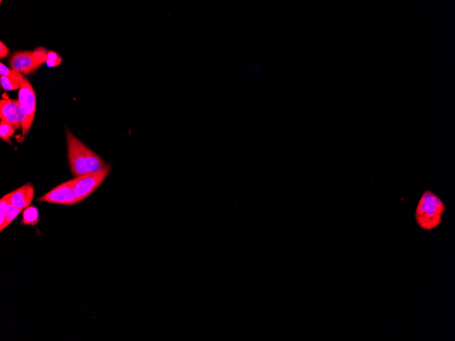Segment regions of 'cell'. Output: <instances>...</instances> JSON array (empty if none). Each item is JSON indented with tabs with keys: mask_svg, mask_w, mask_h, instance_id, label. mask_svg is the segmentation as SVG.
<instances>
[{
	"mask_svg": "<svg viewBox=\"0 0 455 341\" xmlns=\"http://www.w3.org/2000/svg\"><path fill=\"white\" fill-rule=\"evenodd\" d=\"M47 53L48 50L43 47L32 51L17 52L10 60V67L22 74H31L47 62Z\"/></svg>",
	"mask_w": 455,
	"mask_h": 341,
	"instance_id": "6da1fadb",
	"label": "cell"
},
{
	"mask_svg": "<svg viewBox=\"0 0 455 341\" xmlns=\"http://www.w3.org/2000/svg\"><path fill=\"white\" fill-rule=\"evenodd\" d=\"M18 101L24 116L23 136H25L32 126L36 109V93L30 83L25 78L19 89Z\"/></svg>",
	"mask_w": 455,
	"mask_h": 341,
	"instance_id": "7a4b0ae2",
	"label": "cell"
},
{
	"mask_svg": "<svg viewBox=\"0 0 455 341\" xmlns=\"http://www.w3.org/2000/svg\"><path fill=\"white\" fill-rule=\"evenodd\" d=\"M111 170V166H108L102 171L97 173L86 174L76 177L72 179L73 185L77 195L78 201L81 202L93 194L101 184L107 178Z\"/></svg>",
	"mask_w": 455,
	"mask_h": 341,
	"instance_id": "3957f363",
	"label": "cell"
},
{
	"mask_svg": "<svg viewBox=\"0 0 455 341\" xmlns=\"http://www.w3.org/2000/svg\"><path fill=\"white\" fill-rule=\"evenodd\" d=\"M66 138L70 167L73 175L75 177H80L88 174L85 163V144L78 140L68 129L66 130Z\"/></svg>",
	"mask_w": 455,
	"mask_h": 341,
	"instance_id": "277c9868",
	"label": "cell"
},
{
	"mask_svg": "<svg viewBox=\"0 0 455 341\" xmlns=\"http://www.w3.org/2000/svg\"><path fill=\"white\" fill-rule=\"evenodd\" d=\"M444 212L435 205L427 202L419 201L416 207L415 217L416 223L422 229L431 230L440 225Z\"/></svg>",
	"mask_w": 455,
	"mask_h": 341,
	"instance_id": "5b68a950",
	"label": "cell"
},
{
	"mask_svg": "<svg viewBox=\"0 0 455 341\" xmlns=\"http://www.w3.org/2000/svg\"><path fill=\"white\" fill-rule=\"evenodd\" d=\"M38 201L62 205H74L79 203L72 180L63 182L53 188L38 198Z\"/></svg>",
	"mask_w": 455,
	"mask_h": 341,
	"instance_id": "8992f818",
	"label": "cell"
},
{
	"mask_svg": "<svg viewBox=\"0 0 455 341\" xmlns=\"http://www.w3.org/2000/svg\"><path fill=\"white\" fill-rule=\"evenodd\" d=\"M0 119L13 125L15 129L22 128L24 116L18 100L2 99L0 101Z\"/></svg>",
	"mask_w": 455,
	"mask_h": 341,
	"instance_id": "52a82bcc",
	"label": "cell"
},
{
	"mask_svg": "<svg viewBox=\"0 0 455 341\" xmlns=\"http://www.w3.org/2000/svg\"><path fill=\"white\" fill-rule=\"evenodd\" d=\"M35 191L32 184H25L13 191L10 203L17 208L24 210L30 206L34 199Z\"/></svg>",
	"mask_w": 455,
	"mask_h": 341,
	"instance_id": "ba28073f",
	"label": "cell"
},
{
	"mask_svg": "<svg viewBox=\"0 0 455 341\" xmlns=\"http://www.w3.org/2000/svg\"><path fill=\"white\" fill-rule=\"evenodd\" d=\"M85 163L88 173H97L102 171L108 166L104 160L101 159L96 154L91 150L90 148L85 145Z\"/></svg>",
	"mask_w": 455,
	"mask_h": 341,
	"instance_id": "9c48e42d",
	"label": "cell"
},
{
	"mask_svg": "<svg viewBox=\"0 0 455 341\" xmlns=\"http://www.w3.org/2000/svg\"><path fill=\"white\" fill-rule=\"evenodd\" d=\"M40 222L39 211L37 207L29 206L24 210L22 224L24 226H36Z\"/></svg>",
	"mask_w": 455,
	"mask_h": 341,
	"instance_id": "30bf717a",
	"label": "cell"
},
{
	"mask_svg": "<svg viewBox=\"0 0 455 341\" xmlns=\"http://www.w3.org/2000/svg\"><path fill=\"white\" fill-rule=\"evenodd\" d=\"M0 75L6 76V77L10 78V79L13 80V81L18 83L19 85H20L21 86H22L23 83H24V79H25V77L23 76L22 73L12 68H8L5 66L4 64H3L2 63L0 64Z\"/></svg>",
	"mask_w": 455,
	"mask_h": 341,
	"instance_id": "8fae6325",
	"label": "cell"
},
{
	"mask_svg": "<svg viewBox=\"0 0 455 341\" xmlns=\"http://www.w3.org/2000/svg\"><path fill=\"white\" fill-rule=\"evenodd\" d=\"M420 201L427 202L432 205H435L439 209L442 210L443 212L446 211V206L444 203L441 201L440 198L437 197L436 195L433 194L432 191L427 190L422 195Z\"/></svg>",
	"mask_w": 455,
	"mask_h": 341,
	"instance_id": "7c38bea8",
	"label": "cell"
},
{
	"mask_svg": "<svg viewBox=\"0 0 455 341\" xmlns=\"http://www.w3.org/2000/svg\"><path fill=\"white\" fill-rule=\"evenodd\" d=\"M23 210H24L14 206L13 205L10 203L9 206H8V210H7L6 219H5L3 226L0 227V231L2 232L3 229L6 228V227L19 216V214L22 213Z\"/></svg>",
	"mask_w": 455,
	"mask_h": 341,
	"instance_id": "4fadbf2b",
	"label": "cell"
},
{
	"mask_svg": "<svg viewBox=\"0 0 455 341\" xmlns=\"http://www.w3.org/2000/svg\"><path fill=\"white\" fill-rule=\"evenodd\" d=\"M15 127L9 123L4 121L0 122V137L8 143L11 144L10 138L15 133Z\"/></svg>",
	"mask_w": 455,
	"mask_h": 341,
	"instance_id": "5bb4252c",
	"label": "cell"
},
{
	"mask_svg": "<svg viewBox=\"0 0 455 341\" xmlns=\"http://www.w3.org/2000/svg\"><path fill=\"white\" fill-rule=\"evenodd\" d=\"M12 195H13V192L8 193L1 198L0 201V227L3 226L5 219H6L7 210L10 204Z\"/></svg>",
	"mask_w": 455,
	"mask_h": 341,
	"instance_id": "9a60e30c",
	"label": "cell"
},
{
	"mask_svg": "<svg viewBox=\"0 0 455 341\" xmlns=\"http://www.w3.org/2000/svg\"><path fill=\"white\" fill-rule=\"evenodd\" d=\"M0 83H1V88L6 91H14V90H19L22 87L10 78L3 76H0Z\"/></svg>",
	"mask_w": 455,
	"mask_h": 341,
	"instance_id": "2e32d148",
	"label": "cell"
},
{
	"mask_svg": "<svg viewBox=\"0 0 455 341\" xmlns=\"http://www.w3.org/2000/svg\"><path fill=\"white\" fill-rule=\"evenodd\" d=\"M47 57H48V60L54 61V62H62V57L58 55V54L55 53V51L53 50H49L47 53Z\"/></svg>",
	"mask_w": 455,
	"mask_h": 341,
	"instance_id": "e0dca14e",
	"label": "cell"
},
{
	"mask_svg": "<svg viewBox=\"0 0 455 341\" xmlns=\"http://www.w3.org/2000/svg\"><path fill=\"white\" fill-rule=\"evenodd\" d=\"M9 49L2 42H0V58L3 59L8 56Z\"/></svg>",
	"mask_w": 455,
	"mask_h": 341,
	"instance_id": "ac0fdd59",
	"label": "cell"
},
{
	"mask_svg": "<svg viewBox=\"0 0 455 341\" xmlns=\"http://www.w3.org/2000/svg\"><path fill=\"white\" fill-rule=\"evenodd\" d=\"M47 66L50 68L56 67L60 65L61 62H54V61L47 60L46 62Z\"/></svg>",
	"mask_w": 455,
	"mask_h": 341,
	"instance_id": "d6986e66",
	"label": "cell"
}]
</instances>
